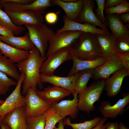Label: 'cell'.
<instances>
[{"label": "cell", "mask_w": 129, "mask_h": 129, "mask_svg": "<svg viewBox=\"0 0 129 129\" xmlns=\"http://www.w3.org/2000/svg\"><path fill=\"white\" fill-rule=\"evenodd\" d=\"M25 77L24 73H21L15 88L0 106V117L2 119L5 115L16 108L26 106L25 97L22 94L21 91V87Z\"/></svg>", "instance_id": "cell-7"}, {"label": "cell", "mask_w": 129, "mask_h": 129, "mask_svg": "<svg viewBox=\"0 0 129 129\" xmlns=\"http://www.w3.org/2000/svg\"><path fill=\"white\" fill-rule=\"evenodd\" d=\"M129 75V72L123 68L113 74L112 75L106 80L104 90L107 96L114 97L119 92L124 78Z\"/></svg>", "instance_id": "cell-16"}, {"label": "cell", "mask_w": 129, "mask_h": 129, "mask_svg": "<svg viewBox=\"0 0 129 129\" xmlns=\"http://www.w3.org/2000/svg\"><path fill=\"white\" fill-rule=\"evenodd\" d=\"M95 1L84 0L83 7L75 22L81 23L87 22L97 26L110 34L108 29L105 27L93 11Z\"/></svg>", "instance_id": "cell-14"}, {"label": "cell", "mask_w": 129, "mask_h": 129, "mask_svg": "<svg viewBox=\"0 0 129 129\" xmlns=\"http://www.w3.org/2000/svg\"><path fill=\"white\" fill-rule=\"evenodd\" d=\"M0 53L17 64L27 59L30 51L19 49L7 44L0 40Z\"/></svg>", "instance_id": "cell-24"}, {"label": "cell", "mask_w": 129, "mask_h": 129, "mask_svg": "<svg viewBox=\"0 0 129 129\" xmlns=\"http://www.w3.org/2000/svg\"><path fill=\"white\" fill-rule=\"evenodd\" d=\"M73 46L62 48L47 58L42 64L40 73L48 76L53 75L55 70L62 64L72 59L73 56L72 52Z\"/></svg>", "instance_id": "cell-6"}, {"label": "cell", "mask_w": 129, "mask_h": 129, "mask_svg": "<svg viewBox=\"0 0 129 129\" xmlns=\"http://www.w3.org/2000/svg\"><path fill=\"white\" fill-rule=\"evenodd\" d=\"M117 56L121 60L124 68L129 72V53L118 54Z\"/></svg>", "instance_id": "cell-36"}, {"label": "cell", "mask_w": 129, "mask_h": 129, "mask_svg": "<svg viewBox=\"0 0 129 129\" xmlns=\"http://www.w3.org/2000/svg\"><path fill=\"white\" fill-rule=\"evenodd\" d=\"M115 46L117 54L129 53V38H117Z\"/></svg>", "instance_id": "cell-35"}, {"label": "cell", "mask_w": 129, "mask_h": 129, "mask_svg": "<svg viewBox=\"0 0 129 129\" xmlns=\"http://www.w3.org/2000/svg\"><path fill=\"white\" fill-rule=\"evenodd\" d=\"M13 23L18 26L23 25H32L43 23L42 15L34 11L17 12L5 11Z\"/></svg>", "instance_id": "cell-10"}, {"label": "cell", "mask_w": 129, "mask_h": 129, "mask_svg": "<svg viewBox=\"0 0 129 129\" xmlns=\"http://www.w3.org/2000/svg\"><path fill=\"white\" fill-rule=\"evenodd\" d=\"M5 101L2 100L0 99V106Z\"/></svg>", "instance_id": "cell-49"}, {"label": "cell", "mask_w": 129, "mask_h": 129, "mask_svg": "<svg viewBox=\"0 0 129 129\" xmlns=\"http://www.w3.org/2000/svg\"><path fill=\"white\" fill-rule=\"evenodd\" d=\"M62 1L66 2H74L78 1L79 0H61Z\"/></svg>", "instance_id": "cell-47"}, {"label": "cell", "mask_w": 129, "mask_h": 129, "mask_svg": "<svg viewBox=\"0 0 129 129\" xmlns=\"http://www.w3.org/2000/svg\"><path fill=\"white\" fill-rule=\"evenodd\" d=\"M0 40L12 46L21 50L30 51L35 46L30 38L28 32L26 33L24 36L20 37L0 35Z\"/></svg>", "instance_id": "cell-25"}, {"label": "cell", "mask_w": 129, "mask_h": 129, "mask_svg": "<svg viewBox=\"0 0 129 129\" xmlns=\"http://www.w3.org/2000/svg\"><path fill=\"white\" fill-rule=\"evenodd\" d=\"M107 120V118H105L104 117L103 118L101 117L98 124L91 129H105L110 122L109 121H108L106 124H104Z\"/></svg>", "instance_id": "cell-39"}, {"label": "cell", "mask_w": 129, "mask_h": 129, "mask_svg": "<svg viewBox=\"0 0 129 129\" xmlns=\"http://www.w3.org/2000/svg\"><path fill=\"white\" fill-rule=\"evenodd\" d=\"M118 14L107 15L106 19L111 33L117 38H129V29L122 22Z\"/></svg>", "instance_id": "cell-21"}, {"label": "cell", "mask_w": 129, "mask_h": 129, "mask_svg": "<svg viewBox=\"0 0 129 129\" xmlns=\"http://www.w3.org/2000/svg\"><path fill=\"white\" fill-rule=\"evenodd\" d=\"M82 33L78 31H66L55 33L48 42L46 53L47 58L62 48L73 46Z\"/></svg>", "instance_id": "cell-5"}, {"label": "cell", "mask_w": 129, "mask_h": 129, "mask_svg": "<svg viewBox=\"0 0 129 129\" xmlns=\"http://www.w3.org/2000/svg\"><path fill=\"white\" fill-rule=\"evenodd\" d=\"M78 94L76 92L73 95V98L72 100H63L52 104V106L63 119L68 116L72 119L76 118L79 111L78 108Z\"/></svg>", "instance_id": "cell-17"}, {"label": "cell", "mask_w": 129, "mask_h": 129, "mask_svg": "<svg viewBox=\"0 0 129 129\" xmlns=\"http://www.w3.org/2000/svg\"><path fill=\"white\" fill-rule=\"evenodd\" d=\"M105 12L107 15L121 14L129 12V3L125 0L123 2L114 6L105 9Z\"/></svg>", "instance_id": "cell-32"}, {"label": "cell", "mask_w": 129, "mask_h": 129, "mask_svg": "<svg viewBox=\"0 0 129 129\" xmlns=\"http://www.w3.org/2000/svg\"><path fill=\"white\" fill-rule=\"evenodd\" d=\"M58 127L55 126L53 129H64V127L65 125L63 119L60 120L58 122Z\"/></svg>", "instance_id": "cell-44"}, {"label": "cell", "mask_w": 129, "mask_h": 129, "mask_svg": "<svg viewBox=\"0 0 129 129\" xmlns=\"http://www.w3.org/2000/svg\"><path fill=\"white\" fill-rule=\"evenodd\" d=\"M26 118L43 113L52 104L42 99L32 88H29L25 95Z\"/></svg>", "instance_id": "cell-8"}, {"label": "cell", "mask_w": 129, "mask_h": 129, "mask_svg": "<svg viewBox=\"0 0 129 129\" xmlns=\"http://www.w3.org/2000/svg\"><path fill=\"white\" fill-rule=\"evenodd\" d=\"M0 26L9 29L14 34L16 35L21 34L25 29L23 26L14 25L7 14L0 8Z\"/></svg>", "instance_id": "cell-28"}, {"label": "cell", "mask_w": 129, "mask_h": 129, "mask_svg": "<svg viewBox=\"0 0 129 129\" xmlns=\"http://www.w3.org/2000/svg\"><path fill=\"white\" fill-rule=\"evenodd\" d=\"M36 92L42 99L52 104L57 103L64 97L71 94L66 89L54 85L44 88L43 90H37Z\"/></svg>", "instance_id": "cell-18"}, {"label": "cell", "mask_w": 129, "mask_h": 129, "mask_svg": "<svg viewBox=\"0 0 129 129\" xmlns=\"http://www.w3.org/2000/svg\"><path fill=\"white\" fill-rule=\"evenodd\" d=\"M75 74L66 77L54 75H47L40 74V79L43 83H49L54 86H59L68 90L73 95L76 92L74 88Z\"/></svg>", "instance_id": "cell-19"}, {"label": "cell", "mask_w": 129, "mask_h": 129, "mask_svg": "<svg viewBox=\"0 0 129 129\" xmlns=\"http://www.w3.org/2000/svg\"><path fill=\"white\" fill-rule=\"evenodd\" d=\"M16 66L11 61L0 53V71L18 81L21 74L18 73Z\"/></svg>", "instance_id": "cell-27"}, {"label": "cell", "mask_w": 129, "mask_h": 129, "mask_svg": "<svg viewBox=\"0 0 129 129\" xmlns=\"http://www.w3.org/2000/svg\"><path fill=\"white\" fill-rule=\"evenodd\" d=\"M64 24L61 28L58 30L56 33L66 31H78L90 33L94 34H109L104 30L97 28L96 26L87 22L80 23L69 20L65 16H63Z\"/></svg>", "instance_id": "cell-13"}, {"label": "cell", "mask_w": 129, "mask_h": 129, "mask_svg": "<svg viewBox=\"0 0 129 129\" xmlns=\"http://www.w3.org/2000/svg\"><path fill=\"white\" fill-rule=\"evenodd\" d=\"M27 129H28V128L27 127Z\"/></svg>", "instance_id": "cell-51"}, {"label": "cell", "mask_w": 129, "mask_h": 129, "mask_svg": "<svg viewBox=\"0 0 129 129\" xmlns=\"http://www.w3.org/2000/svg\"><path fill=\"white\" fill-rule=\"evenodd\" d=\"M6 93L0 88V95H4Z\"/></svg>", "instance_id": "cell-48"}, {"label": "cell", "mask_w": 129, "mask_h": 129, "mask_svg": "<svg viewBox=\"0 0 129 129\" xmlns=\"http://www.w3.org/2000/svg\"><path fill=\"white\" fill-rule=\"evenodd\" d=\"M95 34L103 57L107 59L117 56L115 46L117 38L111 33L107 35Z\"/></svg>", "instance_id": "cell-20"}, {"label": "cell", "mask_w": 129, "mask_h": 129, "mask_svg": "<svg viewBox=\"0 0 129 129\" xmlns=\"http://www.w3.org/2000/svg\"><path fill=\"white\" fill-rule=\"evenodd\" d=\"M73 56L83 60H92L103 57L95 34L82 32L77 43L73 46Z\"/></svg>", "instance_id": "cell-2"}, {"label": "cell", "mask_w": 129, "mask_h": 129, "mask_svg": "<svg viewBox=\"0 0 129 129\" xmlns=\"http://www.w3.org/2000/svg\"><path fill=\"white\" fill-rule=\"evenodd\" d=\"M97 7L95 10V14L105 27L107 29L108 26V21L104 15L103 11L105 9V0H96Z\"/></svg>", "instance_id": "cell-33"}, {"label": "cell", "mask_w": 129, "mask_h": 129, "mask_svg": "<svg viewBox=\"0 0 129 129\" xmlns=\"http://www.w3.org/2000/svg\"><path fill=\"white\" fill-rule=\"evenodd\" d=\"M28 129H44L45 119L43 114L27 117L26 119Z\"/></svg>", "instance_id": "cell-31"}, {"label": "cell", "mask_w": 129, "mask_h": 129, "mask_svg": "<svg viewBox=\"0 0 129 129\" xmlns=\"http://www.w3.org/2000/svg\"><path fill=\"white\" fill-rule=\"evenodd\" d=\"M129 103V93L127 92L123 95V98L120 99L112 105L109 101H103L98 109L103 117L113 118L125 111V108Z\"/></svg>", "instance_id": "cell-11"}, {"label": "cell", "mask_w": 129, "mask_h": 129, "mask_svg": "<svg viewBox=\"0 0 129 129\" xmlns=\"http://www.w3.org/2000/svg\"><path fill=\"white\" fill-rule=\"evenodd\" d=\"M107 59L102 57L93 60H85L79 59L73 56L71 59L73 62V65L67 76L73 75L81 70L94 69L104 63Z\"/></svg>", "instance_id": "cell-23"}, {"label": "cell", "mask_w": 129, "mask_h": 129, "mask_svg": "<svg viewBox=\"0 0 129 129\" xmlns=\"http://www.w3.org/2000/svg\"><path fill=\"white\" fill-rule=\"evenodd\" d=\"M101 118L100 117L97 116L92 119L85 121L83 122L79 123H71L69 118L63 120L65 125L69 126L73 129H91L98 124Z\"/></svg>", "instance_id": "cell-30"}, {"label": "cell", "mask_w": 129, "mask_h": 129, "mask_svg": "<svg viewBox=\"0 0 129 129\" xmlns=\"http://www.w3.org/2000/svg\"><path fill=\"white\" fill-rule=\"evenodd\" d=\"M2 8L4 11L17 12L33 10L41 15L44 13L48 7L53 5L51 0H36L33 3L28 4L21 5L12 2L0 0Z\"/></svg>", "instance_id": "cell-9"}, {"label": "cell", "mask_w": 129, "mask_h": 129, "mask_svg": "<svg viewBox=\"0 0 129 129\" xmlns=\"http://www.w3.org/2000/svg\"><path fill=\"white\" fill-rule=\"evenodd\" d=\"M119 17L122 22L123 23H129V13L127 12L121 14Z\"/></svg>", "instance_id": "cell-42"}, {"label": "cell", "mask_w": 129, "mask_h": 129, "mask_svg": "<svg viewBox=\"0 0 129 129\" xmlns=\"http://www.w3.org/2000/svg\"><path fill=\"white\" fill-rule=\"evenodd\" d=\"M1 120H2L1 118L0 117V125H1Z\"/></svg>", "instance_id": "cell-50"}, {"label": "cell", "mask_w": 129, "mask_h": 129, "mask_svg": "<svg viewBox=\"0 0 129 129\" xmlns=\"http://www.w3.org/2000/svg\"><path fill=\"white\" fill-rule=\"evenodd\" d=\"M118 129H129L126 125L121 122L118 123Z\"/></svg>", "instance_id": "cell-45"}, {"label": "cell", "mask_w": 129, "mask_h": 129, "mask_svg": "<svg viewBox=\"0 0 129 129\" xmlns=\"http://www.w3.org/2000/svg\"><path fill=\"white\" fill-rule=\"evenodd\" d=\"M26 107L17 108L5 115L1 123L8 125L11 129H27Z\"/></svg>", "instance_id": "cell-15"}, {"label": "cell", "mask_w": 129, "mask_h": 129, "mask_svg": "<svg viewBox=\"0 0 129 129\" xmlns=\"http://www.w3.org/2000/svg\"><path fill=\"white\" fill-rule=\"evenodd\" d=\"M28 31L30 38L35 46L39 50L41 56H46V51L48 42L55 33L52 29L43 23L32 25H25Z\"/></svg>", "instance_id": "cell-4"}, {"label": "cell", "mask_w": 129, "mask_h": 129, "mask_svg": "<svg viewBox=\"0 0 129 129\" xmlns=\"http://www.w3.org/2000/svg\"><path fill=\"white\" fill-rule=\"evenodd\" d=\"M5 1L10 2L17 4L24 5L33 3L35 0H4Z\"/></svg>", "instance_id": "cell-41"}, {"label": "cell", "mask_w": 129, "mask_h": 129, "mask_svg": "<svg viewBox=\"0 0 129 129\" xmlns=\"http://www.w3.org/2000/svg\"><path fill=\"white\" fill-rule=\"evenodd\" d=\"M105 129H118V123L117 122H110Z\"/></svg>", "instance_id": "cell-43"}, {"label": "cell", "mask_w": 129, "mask_h": 129, "mask_svg": "<svg viewBox=\"0 0 129 129\" xmlns=\"http://www.w3.org/2000/svg\"><path fill=\"white\" fill-rule=\"evenodd\" d=\"M45 19L46 22L48 23L52 24L55 23L58 19L57 14L54 12H49L45 16Z\"/></svg>", "instance_id": "cell-37"}, {"label": "cell", "mask_w": 129, "mask_h": 129, "mask_svg": "<svg viewBox=\"0 0 129 129\" xmlns=\"http://www.w3.org/2000/svg\"><path fill=\"white\" fill-rule=\"evenodd\" d=\"M47 59L42 57L37 48L34 46L27 59L17 63L16 67L21 73H24L25 77L22 83V93L25 95L31 88L36 92L37 86L41 89L43 88L40 79V69L43 63Z\"/></svg>", "instance_id": "cell-1"}, {"label": "cell", "mask_w": 129, "mask_h": 129, "mask_svg": "<svg viewBox=\"0 0 129 129\" xmlns=\"http://www.w3.org/2000/svg\"><path fill=\"white\" fill-rule=\"evenodd\" d=\"M94 69L85 70L76 73L74 83L75 92L79 94L84 90L87 87L88 81L93 76Z\"/></svg>", "instance_id": "cell-26"}, {"label": "cell", "mask_w": 129, "mask_h": 129, "mask_svg": "<svg viewBox=\"0 0 129 129\" xmlns=\"http://www.w3.org/2000/svg\"><path fill=\"white\" fill-rule=\"evenodd\" d=\"M0 127L1 129H11L8 125L2 123H1Z\"/></svg>", "instance_id": "cell-46"}, {"label": "cell", "mask_w": 129, "mask_h": 129, "mask_svg": "<svg viewBox=\"0 0 129 129\" xmlns=\"http://www.w3.org/2000/svg\"><path fill=\"white\" fill-rule=\"evenodd\" d=\"M43 114L45 119L44 129H53L57 123L63 119L52 105Z\"/></svg>", "instance_id": "cell-29"}, {"label": "cell", "mask_w": 129, "mask_h": 129, "mask_svg": "<svg viewBox=\"0 0 129 129\" xmlns=\"http://www.w3.org/2000/svg\"><path fill=\"white\" fill-rule=\"evenodd\" d=\"M125 0H107L105 4V9L114 6L124 2Z\"/></svg>", "instance_id": "cell-38"}, {"label": "cell", "mask_w": 129, "mask_h": 129, "mask_svg": "<svg viewBox=\"0 0 129 129\" xmlns=\"http://www.w3.org/2000/svg\"><path fill=\"white\" fill-rule=\"evenodd\" d=\"M106 80H97L79 94L78 108L79 111L86 112L89 116L95 111L94 104L98 101L104 89Z\"/></svg>", "instance_id": "cell-3"}, {"label": "cell", "mask_w": 129, "mask_h": 129, "mask_svg": "<svg viewBox=\"0 0 129 129\" xmlns=\"http://www.w3.org/2000/svg\"><path fill=\"white\" fill-rule=\"evenodd\" d=\"M53 5H57L65 12L66 17L70 20L75 22L84 4V0H79L74 2H66L61 0H51Z\"/></svg>", "instance_id": "cell-22"}, {"label": "cell", "mask_w": 129, "mask_h": 129, "mask_svg": "<svg viewBox=\"0 0 129 129\" xmlns=\"http://www.w3.org/2000/svg\"><path fill=\"white\" fill-rule=\"evenodd\" d=\"M123 68L121 60L117 56L111 57L107 59L103 64L94 69L92 78L96 80H106L112 74Z\"/></svg>", "instance_id": "cell-12"}, {"label": "cell", "mask_w": 129, "mask_h": 129, "mask_svg": "<svg viewBox=\"0 0 129 129\" xmlns=\"http://www.w3.org/2000/svg\"><path fill=\"white\" fill-rule=\"evenodd\" d=\"M0 35L4 36H14V34L10 30L0 26Z\"/></svg>", "instance_id": "cell-40"}, {"label": "cell", "mask_w": 129, "mask_h": 129, "mask_svg": "<svg viewBox=\"0 0 129 129\" xmlns=\"http://www.w3.org/2000/svg\"><path fill=\"white\" fill-rule=\"evenodd\" d=\"M17 84L16 81L0 71V88L5 92L6 93L11 86H16Z\"/></svg>", "instance_id": "cell-34"}]
</instances>
